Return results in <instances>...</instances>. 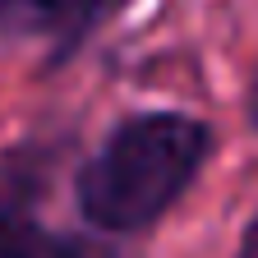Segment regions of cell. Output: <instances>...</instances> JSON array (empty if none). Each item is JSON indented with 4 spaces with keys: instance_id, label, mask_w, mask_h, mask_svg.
Wrapping results in <instances>:
<instances>
[{
    "instance_id": "cell-6",
    "label": "cell",
    "mask_w": 258,
    "mask_h": 258,
    "mask_svg": "<svg viewBox=\"0 0 258 258\" xmlns=\"http://www.w3.org/2000/svg\"><path fill=\"white\" fill-rule=\"evenodd\" d=\"M249 120L258 129V70H253V83H249Z\"/></svg>"
},
{
    "instance_id": "cell-4",
    "label": "cell",
    "mask_w": 258,
    "mask_h": 258,
    "mask_svg": "<svg viewBox=\"0 0 258 258\" xmlns=\"http://www.w3.org/2000/svg\"><path fill=\"white\" fill-rule=\"evenodd\" d=\"M115 5V0H64V28H60V37H64V46H74L83 32L102 19L106 10Z\"/></svg>"
},
{
    "instance_id": "cell-5",
    "label": "cell",
    "mask_w": 258,
    "mask_h": 258,
    "mask_svg": "<svg viewBox=\"0 0 258 258\" xmlns=\"http://www.w3.org/2000/svg\"><path fill=\"white\" fill-rule=\"evenodd\" d=\"M240 258H258V217L249 221V231H244V240H240Z\"/></svg>"
},
{
    "instance_id": "cell-2",
    "label": "cell",
    "mask_w": 258,
    "mask_h": 258,
    "mask_svg": "<svg viewBox=\"0 0 258 258\" xmlns=\"http://www.w3.org/2000/svg\"><path fill=\"white\" fill-rule=\"evenodd\" d=\"M51 152L23 143L0 161V258H115L106 244L55 231L42 217Z\"/></svg>"
},
{
    "instance_id": "cell-1",
    "label": "cell",
    "mask_w": 258,
    "mask_h": 258,
    "mask_svg": "<svg viewBox=\"0 0 258 258\" xmlns=\"http://www.w3.org/2000/svg\"><path fill=\"white\" fill-rule=\"evenodd\" d=\"M208 152H212L208 124L175 111L134 115L83 166L79 208L97 231L111 235L143 231L194 184Z\"/></svg>"
},
{
    "instance_id": "cell-3",
    "label": "cell",
    "mask_w": 258,
    "mask_h": 258,
    "mask_svg": "<svg viewBox=\"0 0 258 258\" xmlns=\"http://www.w3.org/2000/svg\"><path fill=\"white\" fill-rule=\"evenodd\" d=\"M64 28V0H0V32L37 37Z\"/></svg>"
}]
</instances>
